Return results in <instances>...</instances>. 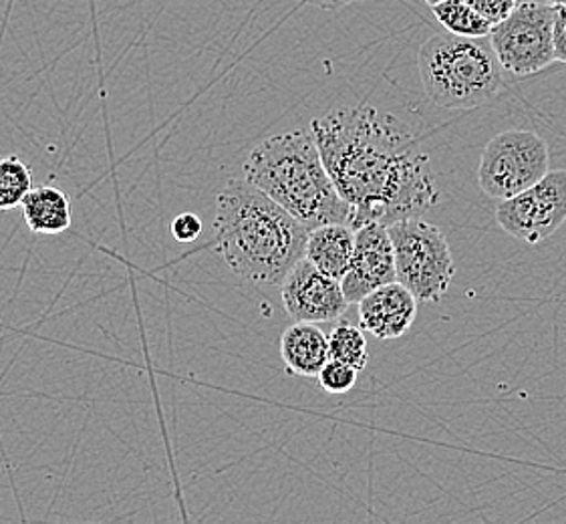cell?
Instances as JSON below:
<instances>
[{"label": "cell", "mask_w": 566, "mask_h": 524, "mask_svg": "<svg viewBox=\"0 0 566 524\" xmlns=\"http://www.w3.org/2000/svg\"><path fill=\"white\" fill-rule=\"evenodd\" d=\"M357 305L361 329L384 342L406 335L418 315V298L399 281L375 289Z\"/></svg>", "instance_id": "cell-11"}, {"label": "cell", "mask_w": 566, "mask_h": 524, "mask_svg": "<svg viewBox=\"0 0 566 524\" xmlns=\"http://www.w3.org/2000/svg\"><path fill=\"white\" fill-rule=\"evenodd\" d=\"M555 14L553 4L528 0L492 27L488 39L506 73L528 77L555 63Z\"/></svg>", "instance_id": "cell-7"}, {"label": "cell", "mask_w": 566, "mask_h": 524, "mask_svg": "<svg viewBox=\"0 0 566 524\" xmlns=\"http://www.w3.org/2000/svg\"><path fill=\"white\" fill-rule=\"evenodd\" d=\"M431 11L448 33L460 34V36L486 39L494 27L470 4H465L464 0H442L433 4Z\"/></svg>", "instance_id": "cell-15"}, {"label": "cell", "mask_w": 566, "mask_h": 524, "mask_svg": "<svg viewBox=\"0 0 566 524\" xmlns=\"http://www.w3.org/2000/svg\"><path fill=\"white\" fill-rule=\"evenodd\" d=\"M546 2L553 7H566V0H546Z\"/></svg>", "instance_id": "cell-23"}, {"label": "cell", "mask_w": 566, "mask_h": 524, "mask_svg": "<svg viewBox=\"0 0 566 524\" xmlns=\"http://www.w3.org/2000/svg\"><path fill=\"white\" fill-rule=\"evenodd\" d=\"M171 237L174 240H178L181 244H190L200 239L205 224H202V218L193 212H184L171 220Z\"/></svg>", "instance_id": "cell-19"}, {"label": "cell", "mask_w": 566, "mask_h": 524, "mask_svg": "<svg viewBox=\"0 0 566 524\" xmlns=\"http://www.w3.org/2000/svg\"><path fill=\"white\" fill-rule=\"evenodd\" d=\"M394 242L397 281L418 301L436 303L452 285L455 264L446 234L421 217L387 227Z\"/></svg>", "instance_id": "cell-5"}, {"label": "cell", "mask_w": 566, "mask_h": 524, "mask_svg": "<svg viewBox=\"0 0 566 524\" xmlns=\"http://www.w3.org/2000/svg\"><path fill=\"white\" fill-rule=\"evenodd\" d=\"M496 220L509 237L526 244L551 239L566 222V170L548 171L533 188L500 200Z\"/></svg>", "instance_id": "cell-8"}, {"label": "cell", "mask_w": 566, "mask_h": 524, "mask_svg": "<svg viewBox=\"0 0 566 524\" xmlns=\"http://www.w3.org/2000/svg\"><path fill=\"white\" fill-rule=\"evenodd\" d=\"M553 39H555L556 61L566 65V7H556Z\"/></svg>", "instance_id": "cell-21"}, {"label": "cell", "mask_w": 566, "mask_h": 524, "mask_svg": "<svg viewBox=\"0 0 566 524\" xmlns=\"http://www.w3.org/2000/svg\"><path fill=\"white\" fill-rule=\"evenodd\" d=\"M551 171V149L528 129H509L492 137L480 158L478 182L484 195L509 200L533 188Z\"/></svg>", "instance_id": "cell-6"}, {"label": "cell", "mask_w": 566, "mask_h": 524, "mask_svg": "<svg viewBox=\"0 0 566 524\" xmlns=\"http://www.w3.org/2000/svg\"><path fill=\"white\" fill-rule=\"evenodd\" d=\"M305 4H313L318 9H327V11H335L340 7H347V4H355V2H363V0H301Z\"/></svg>", "instance_id": "cell-22"}, {"label": "cell", "mask_w": 566, "mask_h": 524, "mask_svg": "<svg viewBox=\"0 0 566 524\" xmlns=\"http://www.w3.org/2000/svg\"><path fill=\"white\" fill-rule=\"evenodd\" d=\"M281 298L286 313L305 323L340 319L349 307L339 279L323 273L308 259H301L284 276Z\"/></svg>", "instance_id": "cell-9"}, {"label": "cell", "mask_w": 566, "mask_h": 524, "mask_svg": "<svg viewBox=\"0 0 566 524\" xmlns=\"http://www.w3.org/2000/svg\"><path fill=\"white\" fill-rule=\"evenodd\" d=\"M359 369L349 364H343L337 359H328L325 367L321 369L317 379L321 388L325 389L331 396H343L347 391H352L357 384Z\"/></svg>", "instance_id": "cell-18"}, {"label": "cell", "mask_w": 566, "mask_h": 524, "mask_svg": "<svg viewBox=\"0 0 566 524\" xmlns=\"http://www.w3.org/2000/svg\"><path fill=\"white\" fill-rule=\"evenodd\" d=\"M33 190V171L17 156L0 158V212L23 206Z\"/></svg>", "instance_id": "cell-16"}, {"label": "cell", "mask_w": 566, "mask_h": 524, "mask_svg": "<svg viewBox=\"0 0 566 524\" xmlns=\"http://www.w3.org/2000/svg\"><path fill=\"white\" fill-rule=\"evenodd\" d=\"M21 208L33 234H63L71 229V198L57 186H34Z\"/></svg>", "instance_id": "cell-14"}, {"label": "cell", "mask_w": 566, "mask_h": 524, "mask_svg": "<svg viewBox=\"0 0 566 524\" xmlns=\"http://www.w3.org/2000/svg\"><path fill=\"white\" fill-rule=\"evenodd\" d=\"M214 232L218 252L240 281L281 286L305 259L311 230L244 178L230 180L216 198Z\"/></svg>", "instance_id": "cell-2"}, {"label": "cell", "mask_w": 566, "mask_h": 524, "mask_svg": "<svg viewBox=\"0 0 566 524\" xmlns=\"http://www.w3.org/2000/svg\"><path fill=\"white\" fill-rule=\"evenodd\" d=\"M418 69L423 92L443 109L480 107L504 87V69L488 36L433 34L419 46Z\"/></svg>", "instance_id": "cell-4"}, {"label": "cell", "mask_w": 566, "mask_h": 524, "mask_svg": "<svg viewBox=\"0 0 566 524\" xmlns=\"http://www.w3.org/2000/svg\"><path fill=\"white\" fill-rule=\"evenodd\" d=\"M244 176L308 230L349 224L352 208L333 182L311 129L264 139L250 151Z\"/></svg>", "instance_id": "cell-3"}, {"label": "cell", "mask_w": 566, "mask_h": 524, "mask_svg": "<svg viewBox=\"0 0 566 524\" xmlns=\"http://www.w3.org/2000/svg\"><path fill=\"white\" fill-rule=\"evenodd\" d=\"M353 252H355V230L349 224L333 222L308 232L305 259L333 279L343 281V276L349 273Z\"/></svg>", "instance_id": "cell-13"}, {"label": "cell", "mask_w": 566, "mask_h": 524, "mask_svg": "<svg viewBox=\"0 0 566 524\" xmlns=\"http://www.w3.org/2000/svg\"><path fill=\"white\" fill-rule=\"evenodd\" d=\"M394 281H397L396 254L387 227L374 222L355 230L352 269L340 281L349 305Z\"/></svg>", "instance_id": "cell-10"}, {"label": "cell", "mask_w": 566, "mask_h": 524, "mask_svg": "<svg viewBox=\"0 0 566 524\" xmlns=\"http://www.w3.org/2000/svg\"><path fill=\"white\" fill-rule=\"evenodd\" d=\"M311 134L343 200L349 227H389L421 217L442 192L430 156L399 117L371 105L340 107L311 122Z\"/></svg>", "instance_id": "cell-1"}, {"label": "cell", "mask_w": 566, "mask_h": 524, "mask_svg": "<svg viewBox=\"0 0 566 524\" xmlns=\"http://www.w3.org/2000/svg\"><path fill=\"white\" fill-rule=\"evenodd\" d=\"M328 354L331 359L353 365L363 371L369 361L365 333L349 321H340L339 325L328 333Z\"/></svg>", "instance_id": "cell-17"}, {"label": "cell", "mask_w": 566, "mask_h": 524, "mask_svg": "<svg viewBox=\"0 0 566 524\" xmlns=\"http://www.w3.org/2000/svg\"><path fill=\"white\" fill-rule=\"evenodd\" d=\"M281 357L289 374L298 377H317L325 367L328 354V337L318 329L317 323L295 321L281 337Z\"/></svg>", "instance_id": "cell-12"}, {"label": "cell", "mask_w": 566, "mask_h": 524, "mask_svg": "<svg viewBox=\"0 0 566 524\" xmlns=\"http://www.w3.org/2000/svg\"><path fill=\"white\" fill-rule=\"evenodd\" d=\"M464 2L492 24L504 21L510 12L518 7V0H464Z\"/></svg>", "instance_id": "cell-20"}, {"label": "cell", "mask_w": 566, "mask_h": 524, "mask_svg": "<svg viewBox=\"0 0 566 524\" xmlns=\"http://www.w3.org/2000/svg\"><path fill=\"white\" fill-rule=\"evenodd\" d=\"M430 7H433V4H438V2H442V0H426Z\"/></svg>", "instance_id": "cell-24"}]
</instances>
